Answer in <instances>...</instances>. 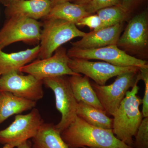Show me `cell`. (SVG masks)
I'll list each match as a JSON object with an SVG mask.
<instances>
[{
    "instance_id": "cell-1",
    "label": "cell",
    "mask_w": 148,
    "mask_h": 148,
    "mask_svg": "<svg viewBox=\"0 0 148 148\" xmlns=\"http://www.w3.org/2000/svg\"><path fill=\"white\" fill-rule=\"evenodd\" d=\"M61 136L70 148H134L119 140L112 130L92 126L77 116Z\"/></svg>"
},
{
    "instance_id": "cell-2",
    "label": "cell",
    "mask_w": 148,
    "mask_h": 148,
    "mask_svg": "<svg viewBox=\"0 0 148 148\" xmlns=\"http://www.w3.org/2000/svg\"><path fill=\"white\" fill-rule=\"evenodd\" d=\"M136 82L130 90L126 92L113 119L112 130L119 140L133 147L134 140L138 127L143 119L139 107L142 99L137 95L139 88Z\"/></svg>"
},
{
    "instance_id": "cell-3",
    "label": "cell",
    "mask_w": 148,
    "mask_h": 148,
    "mask_svg": "<svg viewBox=\"0 0 148 148\" xmlns=\"http://www.w3.org/2000/svg\"><path fill=\"white\" fill-rule=\"evenodd\" d=\"M41 32L38 59L51 56L64 44L74 38L83 37L86 33L75 24L57 18L45 19Z\"/></svg>"
},
{
    "instance_id": "cell-4",
    "label": "cell",
    "mask_w": 148,
    "mask_h": 148,
    "mask_svg": "<svg viewBox=\"0 0 148 148\" xmlns=\"http://www.w3.org/2000/svg\"><path fill=\"white\" fill-rule=\"evenodd\" d=\"M43 84L53 91L56 109L61 114V121L55 125L61 132L66 129L77 116V102L67 75L48 78L43 80Z\"/></svg>"
},
{
    "instance_id": "cell-5",
    "label": "cell",
    "mask_w": 148,
    "mask_h": 148,
    "mask_svg": "<svg viewBox=\"0 0 148 148\" xmlns=\"http://www.w3.org/2000/svg\"><path fill=\"white\" fill-rule=\"evenodd\" d=\"M42 25L38 20L27 17L8 18L0 30V49L20 41L37 44L40 42Z\"/></svg>"
},
{
    "instance_id": "cell-6",
    "label": "cell",
    "mask_w": 148,
    "mask_h": 148,
    "mask_svg": "<svg viewBox=\"0 0 148 148\" xmlns=\"http://www.w3.org/2000/svg\"><path fill=\"white\" fill-rule=\"evenodd\" d=\"M112 84L91 85L107 115L113 116L129 88L140 80L139 72H128L119 75Z\"/></svg>"
},
{
    "instance_id": "cell-7",
    "label": "cell",
    "mask_w": 148,
    "mask_h": 148,
    "mask_svg": "<svg viewBox=\"0 0 148 148\" xmlns=\"http://www.w3.org/2000/svg\"><path fill=\"white\" fill-rule=\"evenodd\" d=\"M44 121L38 109L25 115H16L8 127L0 131V143L18 147L36 135Z\"/></svg>"
},
{
    "instance_id": "cell-8",
    "label": "cell",
    "mask_w": 148,
    "mask_h": 148,
    "mask_svg": "<svg viewBox=\"0 0 148 148\" xmlns=\"http://www.w3.org/2000/svg\"><path fill=\"white\" fill-rule=\"evenodd\" d=\"M67 54L70 58L103 60L120 67L135 66L141 68L148 66L147 61L129 55L116 45L89 49L72 47L67 51Z\"/></svg>"
},
{
    "instance_id": "cell-9",
    "label": "cell",
    "mask_w": 148,
    "mask_h": 148,
    "mask_svg": "<svg viewBox=\"0 0 148 148\" xmlns=\"http://www.w3.org/2000/svg\"><path fill=\"white\" fill-rule=\"evenodd\" d=\"M69 58L66 49L61 47L51 56L31 62L21 68L19 72L30 74L42 80L48 78L80 74L75 73L70 69Z\"/></svg>"
},
{
    "instance_id": "cell-10",
    "label": "cell",
    "mask_w": 148,
    "mask_h": 148,
    "mask_svg": "<svg viewBox=\"0 0 148 148\" xmlns=\"http://www.w3.org/2000/svg\"><path fill=\"white\" fill-rule=\"evenodd\" d=\"M69 66L75 73L82 74L103 86L111 78L128 72H139L140 67H120L106 62H93L86 59L69 58Z\"/></svg>"
},
{
    "instance_id": "cell-11",
    "label": "cell",
    "mask_w": 148,
    "mask_h": 148,
    "mask_svg": "<svg viewBox=\"0 0 148 148\" xmlns=\"http://www.w3.org/2000/svg\"><path fill=\"white\" fill-rule=\"evenodd\" d=\"M15 71L0 77V91L12 93L17 97L36 101L43 97V80L32 75H20Z\"/></svg>"
},
{
    "instance_id": "cell-12",
    "label": "cell",
    "mask_w": 148,
    "mask_h": 148,
    "mask_svg": "<svg viewBox=\"0 0 148 148\" xmlns=\"http://www.w3.org/2000/svg\"><path fill=\"white\" fill-rule=\"evenodd\" d=\"M148 44V15L143 12L129 21L116 45L125 50L138 51L145 49Z\"/></svg>"
},
{
    "instance_id": "cell-13",
    "label": "cell",
    "mask_w": 148,
    "mask_h": 148,
    "mask_svg": "<svg viewBox=\"0 0 148 148\" xmlns=\"http://www.w3.org/2000/svg\"><path fill=\"white\" fill-rule=\"evenodd\" d=\"M123 23L86 33L81 39L71 42L73 47L89 49L117 45L123 29Z\"/></svg>"
},
{
    "instance_id": "cell-14",
    "label": "cell",
    "mask_w": 148,
    "mask_h": 148,
    "mask_svg": "<svg viewBox=\"0 0 148 148\" xmlns=\"http://www.w3.org/2000/svg\"><path fill=\"white\" fill-rule=\"evenodd\" d=\"M6 7L8 18L24 17L37 20L45 18L52 8L50 0H19Z\"/></svg>"
},
{
    "instance_id": "cell-15",
    "label": "cell",
    "mask_w": 148,
    "mask_h": 148,
    "mask_svg": "<svg viewBox=\"0 0 148 148\" xmlns=\"http://www.w3.org/2000/svg\"><path fill=\"white\" fill-rule=\"evenodd\" d=\"M39 51V45L11 53H5L0 49V75L19 72L21 68L38 58Z\"/></svg>"
},
{
    "instance_id": "cell-16",
    "label": "cell",
    "mask_w": 148,
    "mask_h": 148,
    "mask_svg": "<svg viewBox=\"0 0 148 148\" xmlns=\"http://www.w3.org/2000/svg\"><path fill=\"white\" fill-rule=\"evenodd\" d=\"M36 102L17 97L11 92H0V124L10 117L29 110L36 106Z\"/></svg>"
},
{
    "instance_id": "cell-17",
    "label": "cell",
    "mask_w": 148,
    "mask_h": 148,
    "mask_svg": "<svg viewBox=\"0 0 148 148\" xmlns=\"http://www.w3.org/2000/svg\"><path fill=\"white\" fill-rule=\"evenodd\" d=\"M69 82L78 103L83 102L105 111L89 80V78L81 74L69 77Z\"/></svg>"
},
{
    "instance_id": "cell-18",
    "label": "cell",
    "mask_w": 148,
    "mask_h": 148,
    "mask_svg": "<svg viewBox=\"0 0 148 148\" xmlns=\"http://www.w3.org/2000/svg\"><path fill=\"white\" fill-rule=\"evenodd\" d=\"M32 141V148H70L52 123H44Z\"/></svg>"
},
{
    "instance_id": "cell-19",
    "label": "cell",
    "mask_w": 148,
    "mask_h": 148,
    "mask_svg": "<svg viewBox=\"0 0 148 148\" xmlns=\"http://www.w3.org/2000/svg\"><path fill=\"white\" fill-rule=\"evenodd\" d=\"M90 15L91 14L86 11L84 5L66 2L52 7L44 18L61 19L76 25L82 18Z\"/></svg>"
},
{
    "instance_id": "cell-20",
    "label": "cell",
    "mask_w": 148,
    "mask_h": 148,
    "mask_svg": "<svg viewBox=\"0 0 148 148\" xmlns=\"http://www.w3.org/2000/svg\"><path fill=\"white\" fill-rule=\"evenodd\" d=\"M77 115L92 126L105 129L112 128L113 119L109 117L106 112L83 102L78 103Z\"/></svg>"
},
{
    "instance_id": "cell-21",
    "label": "cell",
    "mask_w": 148,
    "mask_h": 148,
    "mask_svg": "<svg viewBox=\"0 0 148 148\" xmlns=\"http://www.w3.org/2000/svg\"><path fill=\"white\" fill-rule=\"evenodd\" d=\"M97 13L101 19V24L95 31L123 23L127 18L128 12L119 5L102 9Z\"/></svg>"
},
{
    "instance_id": "cell-22",
    "label": "cell",
    "mask_w": 148,
    "mask_h": 148,
    "mask_svg": "<svg viewBox=\"0 0 148 148\" xmlns=\"http://www.w3.org/2000/svg\"><path fill=\"white\" fill-rule=\"evenodd\" d=\"M134 148H148V117L143 119L135 136Z\"/></svg>"
},
{
    "instance_id": "cell-23",
    "label": "cell",
    "mask_w": 148,
    "mask_h": 148,
    "mask_svg": "<svg viewBox=\"0 0 148 148\" xmlns=\"http://www.w3.org/2000/svg\"><path fill=\"white\" fill-rule=\"evenodd\" d=\"M121 0H91L87 4L85 5L86 10L90 14L97 12L102 9L120 5Z\"/></svg>"
},
{
    "instance_id": "cell-24",
    "label": "cell",
    "mask_w": 148,
    "mask_h": 148,
    "mask_svg": "<svg viewBox=\"0 0 148 148\" xmlns=\"http://www.w3.org/2000/svg\"><path fill=\"white\" fill-rule=\"evenodd\" d=\"M139 75L140 80L145 83V90L144 97L142 99L143 118L148 117V66L140 68Z\"/></svg>"
},
{
    "instance_id": "cell-25",
    "label": "cell",
    "mask_w": 148,
    "mask_h": 148,
    "mask_svg": "<svg viewBox=\"0 0 148 148\" xmlns=\"http://www.w3.org/2000/svg\"><path fill=\"white\" fill-rule=\"evenodd\" d=\"M101 24V19L96 14L94 15L91 14L84 17L76 25L81 27L86 26L90 29H93V31H95L100 27Z\"/></svg>"
},
{
    "instance_id": "cell-26",
    "label": "cell",
    "mask_w": 148,
    "mask_h": 148,
    "mask_svg": "<svg viewBox=\"0 0 148 148\" xmlns=\"http://www.w3.org/2000/svg\"><path fill=\"white\" fill-rule=\"evenodd\" d=\"M138 0H121L120 5L127 12L133 7Z\"/></svg>"
},
{
    "instance_id": "cell-27",
    "label": "cell",
    "mask_w": 148,
    "mask_h": 148,
    "mask_svg": "<svg viewBox=\"0 0 148 148\" xmlns=\"http://www.w3.org/2000/svg\"><path fill=\"white\" fill-rule=\"evenodd\" d=\"M50 1L51 3V7H52L58 4L66 2H70V1H73V0H50Z\"/></svg>"
},
{
    "instance_id": "cell-28",
    "label": "cell",
    "mask_w": 148,
    "mask_h": 148,
    "mask_svg": "<svg viewBox=\"0 0 148 148\" xmlns=\"http://www.w3.org/2000/svg\"><path fill=\"white\" fill-rule=\"evenodd\" d=\"M75 3L85 6L91 0H75Z\"/></svg>"
},
{
    "instance_id": "cell-29",
    "label": "cell",
    "mask_w": 148,
    "mask_h": 148,
    "mask_svg": "<svg viewBox=\"0 0 148 148\" xmlns=\"http://www.w3.org/2000/svg\"><path fill=\"white\" fill-rule=\"evenodd\" d=\"M18 1L19 0H0V2L6 6H7L10 4Z\"/></svg>"
},
{
    "instance_id": "cell-30",
    "label": "cell",
    "mask_w": 148,
    "mask_h": 148,
    "mask_svg": "<svg viewBox=\"0 0 148 148\" xmlns=\"http://www.w3.org/2000/svg\"><path fill=\"white\" fill-rule=\"evenodd\" d=\"M16 148H31V146L28 141L25 142L20 145L16 147Z\"/></svg>"
},
{
    "instance_id": "cell-31",
    "label": "cell",
    "mask_w": 148,
    "mask_h": 148,
    "mask_svg": "<svg viewBox=\"0 0 148 148\" xmlns=\"http://www.w3.org/2000/svg\"><path fill=\"white\" fill-rule=\"evenodd\" d=\"M12 146L10 145H4V147L2 148H14Z\"/></svg>"
},
{
    "instance_id": "cell-32",
    "label": "cell",
    "mask_w": 148,
    "mask_h": 148,
    "mask_svg": "<svg viewBox=\"0 0 148 148\" xmlns=\"http://www.w3.org/2000/svg\"><path fill=\"white\" fill-rule=\"evenodd\" d=\"M83 148H99L87 147H84Z\"/></svg>"
},
{
    "instance_id": "cell-33",
    "label": "cell",
    "mask_w": 148,
    "mask_h": 148,
    "mask_svg": "<svg viewBox=\"0 0 148 148\" xmlns=\"http://www.w3.org/2000/svg\"><path fill=\"white\" fill-rule=\"evenodd\" d=\"M1 75H0V77H1Z\"/></svg>"
},
{
    "instance_id": "cell-34",
    "label": "cell",
    "mask_w": 148,
    "mask_h": 148,
    "mask_svg": "<svg viewBox=\"0 0 148 148\" xmlns=\"http://www.w3.org/2000/svg\"><path fill=\"white\" fill-rule=\"evenodd\" d=\"M0 92H1V91H0Z\"/></svg>"
}]
</instances>
